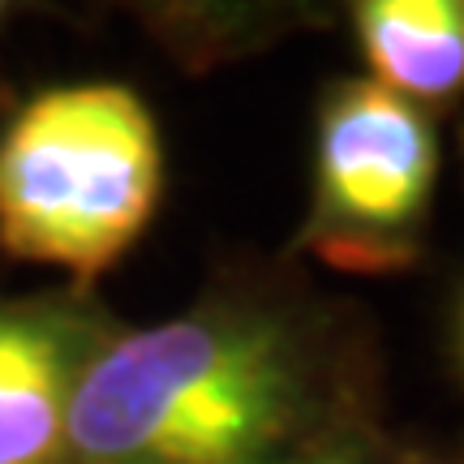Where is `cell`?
<instances>
[{
  "mask_svg": "<svg viewBox=\"0 0 464 464\" xmlns=\"http://www.w3.org/2000/svg\"><path fill=\"white\" fill-rule=\"evenodd\" d=\"M340 434L314 323L263 297H211L116 327L86 362L69 464H284Z\"/></svg>",
  "mask_w": 464,
  "mask_h": 464,
  "instance_id": "6da1fadb",
  "label": "cell"
},
{
  "mask_svg": "<svg viewBox=\"0 0 464 464\" xmlns=\"http://www.w3.org/2000/svg\"><path fill=\"white\" fill-rule=\"evenodd\" d=\"M164 194V142L121 82L52 86L0 130V246L78 284L112 271Z\"/></svg>",
  "mask_w": 464,
  "mask_h": 464,
  "instance_id": "7a4b0ae2",
  "label": "cell"
},
{
  "mask_svg": "<svg viewBox=\"0 0 464 464\" xmlns=\"http://www.w3.org/2000/svg\"><path fill=\"white\" fill-rule=\"evenodd\" d=\"M439 133L426 108L374 78H340L318 100L301 254L344 276H396L426 254Z\"/></svg>",
  "mask_w": 464,
  "mask_h": 464,
  "instance_id": "3957f363",
  "label": "cell"
},
{
  "mask_svg": "<svg viewBox=\"0 0 464 464\" xmlns=\"http://www.w3.org/2000/svg\"><path fill=\"white\" fill-rule=\"evenodd\" d=\"M116 327L82 293L0 297V464H69L78 379Z\"/></svg>",
  "mask_w": 464,
  "mask_h": 464,
  "instance_id": "277c9868",
  "label": "cell"
},
{
  "mask_svg": "<svg viewBox=\"0 0 464 464\" xmlns=\"http://www.w3.org/2000/svg\"><path fill=\"white\" fill-rule=\"evenodd\" d=\"M370 78L417 108L464 95V0H348Z\"/></svg>",
  "mask_w": 464,
  "mask_h": 464,
  "instance_id": "5b68a950",
  "label": "cell"
},
{
  "mask_svg": "<svg viewBox=\"0 0 464 464\" xmlns=\"http://www.w3.org/2000/svg\"><path fill=\"white\" fill-rule=\"evenodd\" d=\"M142 5L189 44L232 48L246 44L249 34L271 31L301 0H142Z\"/></svg>",
  "mask_w": 464,
  "mask_h": 464,
  "instance_id": "8992f818",
  "label": "cell"
},
{
  "mask_svg": "<svg viewBox=\"0 0 464 464\" xmlns=\"http://www.w3.org/2000/svg\"><path fill=\"white\" fill-rule=\"evenodd\" d=\"M284 464H379V456L365 448L353 430H340L332 439H323L318 448L301 451V456H293V460H284Z\"/></svg>",
  "mask_w": 464,
  "mask_h": 464,
  "instance_id": "52a82bcc",
  "label": "cell"
},
{
  "mask_svg": "<svg viewBox=\"0 0 464 464\" xmlns=\"http://www.w3.org/2000/svg\"><path fill=\"white\" fill-rule=\"evenodd\" d=\"M9 5H14V0H0V17L9 14Z\"/></svg>",
  "mask_w": 464,
  "mask_h": 464,
  "instance_id": "ba28073f",
  "label": "cell"
},
{
  "mask_svg": "<svg viewBox=\"0 0 464 464\" xmlns=\"http://www.w3.org/2000/svg\"><path fill=\"white\" fill-rule=\"evenodd\" d=\"M460 357H464V314H460Z\"/></svg>",
  "mask_w": 464,
  "mask_h": 464,
  "instance_id": "9c48e42d",
  "label": "cell"
}]
</instances>
